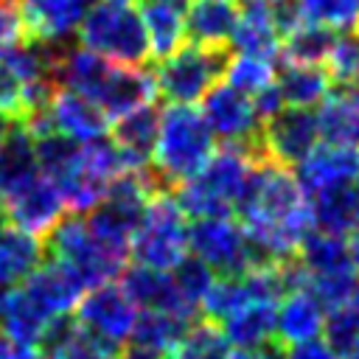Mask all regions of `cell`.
Returning <instances> with one entry per match:
<instances>
[{
    "label": "cell",
    "instance_id": "cell-1",
    "mask_svg": "<svg viewBox=\"0 0 359 359\" xmlns=\"http://www.w3.org/2000/svg\"><path fill=\"white\" fill-rule=\"evenodd\" d=\"M238 222L261 261H292L314 227L311 196L300 185L294 168L264 157L244 202L238 205Z\"/></svg>",
    "mask_w": 359,
    "mask_h": 359
},
{
    "label": "cell",
    "instance_id": "cell-2",
    "mask_svg": "<svg viewBox=\"0 0 359 359\" xmlns=\"http://www.w3.org/2000/svg\"><path fill=\"white\" fill-rule=\"evenodd\" d=\"M264 154L255 146L224 143L208 163L182 185H177V199L188 219L202 216H233L244 202Z\"/></svg>",
    "mask_w": 359,
    "mask_h": 359
},
{
    "label": "cell",
    "instance_id": "cell-3",
    "mask_svg": "<svg viewBox=\"0 0 359 359\" xmlns=\"http://www.w3.org/2000/svg\"><path fill=\"white\" fill-rule=\"evenodd\" d=\"M216 151V137L194 104H168L160 109V129L151 154V171L160 185H182Z\"/></svg>",
    "mask_w": 359,
    "mask_h": 359
},
{
    "label": "cell",
    "instance_id": "cell-4",
    "mask_svg": "<svg viewBox=\"0 0 359 359\" xmlns=\"http://www.w3.org/2000/svg\"><path fill=\"white\" fill-rule=\"evenodd\" d=\"M76 36L79 45L121 65H143L151 59L140 0H93Z\"/></svg>",
    "mask_w": 359,
    "mask_h": 359
},
{
    "label": "cell",
    "instance_id": "cell-5",
    "mask_svg": "<svg viewBox=\"0 0 359 359\" xmlns=\"http://www.w3.org/2000/svg\"><path fill=\"white\" fill-rule=\"evenodd\" d=\"M191 252V219L177 194L157 188L135 227L129 258L154 269H174Z\"/></svg>",
    "mask_w": 359,
    "mask_h": 359
},
{
    "label": "cell",
    "instance_id": "cell-6",
    "mask_svg": "<svg viewBox=\"0 0 359 359\" xmlns=\"http://www.w3.org/2000/svg\"><path fill=\"white\" fill-rule=\"evenodd\" d=\"M45 252L50 258L67 264L84 280L87 289L107 283V280H118L129 264V258L112 252L109 247H104L98 241V236L87 224L84 213H70V210L45 236Z\"/></svg>",
    "mask_w": 359,
    "mask_h": 359
},
{
    "label": "cell",
    "instance_id": "cell-7",
    "mask_svg": "<svg viewBox=\"0 0 359 359\" xmlns=\"http://www.w3.org/2000/svg\"><path fill=\"white\" fill-rule=\"evenodd\" d=\"M227 53V48L185 39L174 53L157 59V95L168 104H199L202 95L222 79Z\"/></svg>",
    "mask_w": 359,
    "mask_h": 359
},
{
    "label": "cell",
    "instance_id": "cell-8",
    "mask_svg": "<svg viewBox=\"0 0 359 359\" xmlns=\"http://www.w3.org/2000/svg\"><path fill=\"white\" fill-rule=\"evenodd\" d=\"M0 213L6 222L34 236H48L50 227L67 213V205L59 185L39 165H31L3 180Z\"/></svg>",
    "mask_w": 359,
    "mask_h": 359
},
{
    "label": "cell",
    "instance_id": "cell-9",
    "mask_svg": "<svg viewBox=\"0 0 359 359\" xmlns=\"http://www.w3.org/2000/svg\"><path fill=\"white\" fill-rule=\"evenodd\" d=\"M137 314H140V309L126 294V289L115 280H107V283L90 286L81 294V300L73 311V320L95 342L123 351L132 339Z\"/></svg>",
    "mask_w": 359,
    "mask_h": 359
},
{
    "label": "cell",
    "instance_id": "cell-10",
    "mask_svg": "<svg viewBox=\"0 0 359 359\" xmlns=\"http://www.w3.org/2000/svg\"><path fill=\"white\" fill-rule=\"evenodd\" d=\"M191 255L208 264L216 275H241L261 264L244 224L233 216L191 219Z\"/></svg>",
    "mask_w": 359,
    "mask_h": 359
},
{
    "label": "cell",
    "instance_id": "cell-11",
    "mask_svg": "<svg viewBox=\"0 0 359 359\" xmlns=\"http://www.w3.org/2000/svg\"><path fill=\"white\" fill-rule=\"evenodd\" d=\"M199 112L208 121L210 132L222 143H241L258 149V135L264 118L252 101V95L236 90L227 81H216L199 101Z\"/></svg>",
    "mask_w": 359,
    "mask_h": 359
},
{
    "label": "cell",
    "instance_id": "cell-12",
    "mask_svg": "<svg viewBox=\"0 0 359 359\" xmlns=\"http://www.w3.org/2000/svg\"><path fill=\"white\" fill-rule=\"evenodd\" d=\"M320 140L323 135H320L317 109L283 107L264 121L261 135H258V149L266 160L294 168Z\"/></svg>",
    "mask_w": 359,
    "mask_h": 359
},
{
    "label": "cell",
    "instance_id": "cell-13",
    "mask_svg": "<svg viewBox=\"0 0 359 359\" xmlns=\"http://www.w3.org/2000/svg\"><path fill=\"white\" fill-rule=\"evenodd\" d=\"M45 123L53 132H59L76 143L104 137L109 129V118L104 115V109L95 101H90L73 90H65V87H53L50 101L45 107Z\"/></svg>",
    "mask_w": 359,
    "mask_h": 359
},
{
    "label": "cell",
    "instance_id": "cell-14",
    "mask_svg": "<svg viewBox=\"0 0 359 359\" xmlns=\"http://www.w3.org/2000/svg\"><path fill=\"white\" fill-rule=\"evenodd\" d=\"M294 174L300 180V185L306 188V194H317L334 185H345V182H356L359 177V149L356 146H345V143H331V140H320L297 165Z\"/></svg>",
    "mask_w": 359,
    "mask_h": 359
},
{
    "label": "cell",
    "instance_id": "cell-15",
    "mask_svg": "<svg viewBox=\"0 0 359 359\" xmlns=\"http://www.w3.org/2000/svg\"><path fill=\"white\" fill-rule=\"evenodd\" d=\"M157 98V81H154V70H146L143 65H121L112 62L95 104L104 109V115L109 118V123L126 112H132L135 107L151 104Z\"/></svg>",
    "mask_w": 359,
    "mask_h": 359
},
{
    "label": "cell",
    "instance_id": "cell-16",
    "mask_svg": "<svg viewBox=\"0 0 359 359\" xmlns=\"http://www.w3.org/2000/svg\"><path fill=\"white\" fill-rule=\"evenodd\" d=\"M118 280L140 311H174V314L191 317V320H196V314H199L180 294L171 269H154V266L132 264L121 272Z\"/></svg>",
    "mask_w": 359,
    "mask_h": 359
},
{
    "label": "cell",
    "instance_id": "cell-17",
    "mask_svg": "<svg viewBox=\"0 0 359 359\" xmlns=\"http://www.w3.org/2000/svg\"><path fill=\"white\" fill-rule=\"evenodd\" d=\"M93 0H22V20L31 39L45 45H67Z\"/></svg>",
    "mask_w": 359,
    "mask_h": 359
},
{
    "label": "cell",
    "instance_id": "cell-18",
    "mask_svg": "<svg viewBox=\"0 0 359 359\" xmlns=\"http://www.w3.org/2000/svg\"><path fill=\"white\" fill-rule=\"evenodd\" d=\"M25 289L36 297V303L50 314V317H67L76 311L81 294L87 292L84 280L62 261L48 258L42 261L25 280Z\"/></svg>",
    "mask_w": 359,
    "mask_h": 359
},
{
    "label": "cell",
    "instance_id": "cell-19",
    "mask_svg": "<svg viewBox=\"0 0 359 359\" xmlns=\"http://www.w3.org/2000/svg\"><path fill=\"white\" fill-rule=\"evenodd\" d=\"M325 325V306L309 286H292L278 300L275 317V339L286 345H297L306 339L323 337Z\"/></svg>",
    "mask_w": 359,
    "mask_h": 359
},
{
    "label": "cell",
    "instance_id": "cell-20",
    "mask_svg": "<svg viewBox=\"0 0 359 359\" xmlns=\"http://www.w3.org/2000/svg\"><path fill=\"white\" fill-rule=\"evenodd\" d=\"M157 129H160V109L151 104L135 107L132 112L121 115L112 121V143L118 146L123 165L129 171H143L151 168V154L157 143Z\"/></svg>",
    "mask_w": 359,
    "mask_h": 359
},
{
    "label": "cell",
    "instance_id": "cell-21",
    "mask_svg": "<svg viewBox=\"0 0 359 359\" xmlns=\"http://www.w3.org/2000/svg\"><path fill=\"white\" fill-rule=\"evenodd\" d=\"M59 317H50L36 297L25 289V283L0 289V334L25 345H42L48 328Z\"/></svg>",
    "mask_w": 359,
    "mask_h": 359
},
{
    "label": "cell",
    "instance_id": "cell-22",
    "mask_svg": "<svg viewBox=\"0 0 359 359\" xmlns=\"http://www.w3.org/2000/svg\"><path fill=\"white\" fill-rule=\"evenodd\" d=\"M280 45H283V34L272 17L269 3H241L227 50L280 59Z\"/></svg>",
    "mask_w": 359,
    "mask_h": 359
},
{
    "label": "cell",
    "instance_id": "cell-23",
    "mask_svg": "<svg viewBox=\"0 0 359 359\" xmlns=\"http://www.w3.org/2000/svg\"><path fill=\"white\" fill-rule=\"evenodd\" d=\"M275 317H278V300L250 297L233 314H227L219 323V328L233 348H261L275 342Z\"/></svg>",
    "mask_w": 359,
    "mask_h": 359
},
{
    "label": "cell",
    "instance_id": "cell-24",
    "mask_svg": "<svg viewBox=\"0 0 359 359\" xmlns=\"http://www.w3.org/2000/svg\"><path fill=\"white\" fill-rule=\"evenodd\" d=\"M238 0H185V31L191 42L227 48L236 28Z\"/></svg>",
    "mask_w": 359,
    "mask_h": 359
},
{
    "label": "cell",
    "instance_id": "cell-25",
    "mask_svg": "<svg viewBox=\"0 0 359 359\" xmlns=\"http://www.w3.org/2000/svg\"><path fill=\"white\" fill-rule=\"evenodd\" d=\"M323 140L359 149V84H337L317 104Z\"/></svg>",
    "mask_w": 359,
    "mask_h": 359
},
{
    "label": "cell",
    "instance_id": "cell-26",
    "mask_svg": "<svg viewBox=\"0 0 359 359\" xmlns=\"http://www.w3.org/2000/svg\"><path fill=\"white\" fill-rule=\"evenodd\" d=\"M45 258V244L39 236L11 224L0 222V289L22 283Z\"/></svg>",
    "mask_w": 359,
    "mask_h": 359
},
{
    "label": "cell",
    "instance_id": "cell-27",
    "mask_svg": "<svg viewBox=\"0 0 359 359\" xmlns=\"http://www.w3.org/2000/svg\"><path fill=\"white\" fill-rule=\"evenodd\" d=\"M151 59L174 53L185 39V0H140Z\"/></svg>",
    "mask_w": 359,
    "mask_h": 359
},
{
    "label": "cell",
    "instance_id": "cell-28",
    "mask_svg": "<svg viewBox=\"0 0 359 359\" xmlns=\"http://www.w3.org/2000/svg\"><path fill=\"white\" fill-rule=\"evenodd\" d=\"M278 65L275 84L280 90V98L286 107H309L317 109V104L331 93L334 81L325 70V65H306V62H286Z\"/></svg>",
    "mask_w": 359,
    "mask_h": 359
},
{
    "label": "cell",
    "instance_id": "cell-29",
    "mask_svg": "<svg viewBox=\"0 0 359 359\" xmlns=\"http://www.w3.org/2000/svg\"><path fill=\"white\" fill-rule=\"evenodd\" d=\"M311 222L314 230L334 236H348L359 227V182L334 185L311 194Z\"/></svg>",
    "mask_w": 359,
    "mask_h": 359
},
{
    "label": "cell",
    "instance_id": "cell-30",
    "mask_svg": "<svg viewBox=\"0 0 359 359\" xmlns=\"http://www.w3.org/2000/svg\"><path fill=\"white\" fill-rule=\"evenodd\" d=\"M191 323H194L191 317H182L174 311H140L129 342L171 356L182 342L185 331L191 328Z\"/></svg>",
    "mask_w": 359,
    "mask_h": 359
},
{
    "label": "cell",
    "instance_id": "cell-31",
    "mask_svg": "<svg viewBox=\"0 0 359 359\" xmlns=\"http://www.w3.org/2000/svg\"><path fill=\"white\" fill-rule=\"evenodd\" d=\"M334 39H337L334 28L303 17L294 28H289L283 34L280 59H286V62H306V65H325Z\"/></svg>",
    "mask_w": 359,
    "mask_h": 359
},
{
    "label": "cell",
    "instance_id": "cell-32",
    "mask_svg": "<svg viewBox=\"0 0 359 359\" xmlns=\"http://www.w3.org/2000/svg\"><path fill=\"white\" fill-rule=\"evenodd\" d=\"M278 76V59L269 56H258V53H227L224 62V73L222 81L233 84L236 90L247 93V95H258L261 90L272 87Z\"/></svg>",
    "mask_w": 359,
    "mask_h": 359
},
{
    "label": "cell",
    "instance_id": "cell-33",
    "mask_svg": "<svg viewBox=\"0 0 359 359\" xmlns=\"http://www.w3.org/2000/svg\"><path fill=\"white\" fill-rule=\"evenodd\" d=\"M227 351H230V342L224 339L219 323L202 317L191 323V328L185 331L182 342L171 356L174 359H224Z\"/></svg>",
    "mask_w": 359,
    "mask_h": 359
},
{
    "label": "cell",
    "instance_id": "cell-34",
    "mask_svg": "<svg viewBox=\"0 0 359 359\" xmlns=\"http://www.w3.org/2000/svg\"><path fill=\"white\" fill-rule=\"evenodd\" d=\"M323 339H328L339 353H345L359 339V294L325 309Z\"/></svg>",
    "mask_w": 359,
    "mask_h": 359
},
{
    "label": "cell",
    "instance_id": "cell-35",
    "mask_svg": "<svg viewBox=\"0 0 359 359\" xmlns=\"http://www.w3.org/2000/svg\"><path fill=\"white\" fill-rule=\"evenodd\" d=\"M325 70L334 84H359V28L337 31Z\"/></svg>",
    "mask_w": 359,
    "mask_h": 359
},
{
    "label": "cell",
    "instance_id": "cell-36",
    "mask_svg": "<svg viewBox=\"0 0 359 359\" xmlns=\"http://www.w3.org/2000/svg\"><path fill=\"white\" fill-rule=\"evenodd\" d=\"M306 20L323 22L334 31L359 28V0H297Z\"/></svg>",
    "mask_w": 359,
    "mask_h": 359
},
{
    "label": "cell",
    "instance_id": "cell-37",
    "mask_svg": "<svg viewBox=\"0 0 359 359\" xmlns=\"http://www.w3.org/2000/svg\"><path fill=\"white\" fill-rule=\"evenodd\" d=\"M171 275H174V283H177L180 294L185 297V303H188L194 311H199L202 297H205V292L210 289L216 272H213L208 264H202L196 255L188 252V255L171 269Z\"/></svg>",
    "mask_w": 359,
    "mask_h": 359
},
{
    "label": "cell",
    "instance_id": "cell-38",
    "mask_svg": "<svg viewBox=\"0 0 359 359\" xmlns=\"http://www.w3.org/2000/svg\"><path fill=\"white\" fill-rule=\"evenodd\" d=\"M25 36H28V31H25V20H22V8H17V3L0 0V48L17 45Z\"/></svg>",
    "mask_w": 359,
    "mask_h": 359
},
{
    "label": "cell",
    "instance_id": "cell-39",
    "mask_svg": "<svg viewBox=\"0 0 359 359\" xmlns=\"http://www.w3.org/2000/svg\"><path fill=\"white\" fill-rule=\"evenodd\" d=\"M283 359H342V353L323 337L283 348Z\"/></svg>",
    "mask_w": 359,
    "mask_h": 359
},
{
    "label": "cell",
    "instance_id": "cell-40",
    "mask_svg": "<svg viewBox=\"0 0 359 359\" xmlns=\"http://www.w3.org/2000/svg\"><path fill=\"white\" fill-rule=\"evenodd\" d=\"M20 93H22V84H20V79L11 73L8 62H6L3 53H0V107H3L11 118H14V112H17Z\"/></svg>",
    "mask_w": 359,
    "mask_h": 359
},
{
    "label": "cell",
    "instance_id": "cell-41",
    "mask_svg": "<svg viewBox=\"0 0 359 359\" xmlns=\"http://www.w3.org/2000/svg\"><path fill=\"white\" fill-rule=\"evenodd\" d=\"M0 359H48L42 345H25L0 334Z\"/></svg>",
    "mask_w": 359,
    "mask_h": 359
},
{
    "label": "cell",
    "instance_id": "cell-42",
    "mask_svg": "<svg viewBox=\"0 0 359 359\" xmlns=\"http://www.w3.org/2000/svg\"><path fill=\"white\" fill-rule=\"evenodd\" d=\"M224 359H283V345L275 339L261 348H233L224 353Z\"/></svg>",
    "mask_w": 359,
    "mask_h": 359
},
{
    "label": "cell",
    "instance_id": "cell-43",
    "mask_svg": "<svg viewBox=\"0 0 359 359\" xmlns=\"http://www.w3.org/2000/svg\"><path fill=\"white\" fill-rule=\"evenodd\" d=\"M118 359H165V353H157V351H149V348H140V345H126L121 351Z\"/></svg>",
    "mask_w": 359,
    "mask_h": 359
},
{
    "label": "cell",
    "instance_id": "cell-44",
    "mask_svg": "<svg viewBox=\"0 0 359 359\" xmlns=\"http://www.w3.org/2000/svg\"><path fill=\"white\" fill-rule=\"evenodd\" d=\"M345 241H348V255H351L353 266L359 269V227H356V230H351V233L345 236Z\"/></svg>",
    "mask_w": 359,
    "mask_h": 359
},
{
    "label": "cell",
    "instance_id": "cell-45",
    "mask_svg": "<svg viewBox=\"0 0 359 359\" xmlns=\"http://www.w3.org/2000/svg\"><path fill=\"white\" fill-rule=\"evenodd\" d=\"M11 126H14V118L0 107V149H3V143H6V137H8V132H11Z\"/></svg>",
    "mask_w": 359,
    "mask_h": 359
},
{
    "label": "cell",
    "instance_id": "cell-46",
    "mask_svg": "<svg viewBox=\"0 0 359 359\" xmlns=\"http://www.w3.org/2000/svg\"><path fill=\"white\" fill-rule=\"evenodd\" d=\"M342 359H359V339H356V342L342 353Z\"/></svg>",
    "mask_w": 359,
    "mask_h": 359
},
{
    "label": "cell",
    "instance_id": "cell-47",
    "mask_svg": "<svg viewBox=\"0 0 359 359\" xmlns=\"http://www.w3.org/2000/svg\"><path fill=\"white\" fill-rule=\"evenodd\" d=\"M238 3H272V0H238Z\"/></svg>",
    "mask_w": 359,
    "mask_h": 359
},
{
    "label": "cell",
    "instance_id": "cell-48",
    "mask_svg": "<svg viewBox=\"0 0 359 359\" xmlns=\"http://www.w3.org/2000/svg\"><path fill=\"white\" fill-rule=\"evenodd\" d=\"M0 194H3V168H0Z\"/></svg>",
    "mask_w": 359,
    "mask_h": 359
},
{
    "label": "cell",
    "instance_id": "cell-49",
    "mask_svg": "<svg viewBox=\"0 0 359 359\" xmlns=\"http://www.w3.org/2000/svg\"><path fill=\"white\" fill-rule=\"evenodd\" d=\"M6 3H22V0H6Z\"/></svg>",
    "mask_w": 359,
    "mask_h": 359
},
{
    "label": "cell",
    "instance_id": "cell-50",
    "mask_svg": "<svg viewBox=\"0 0 359 359\" xmlns=\"http://www.w3.org/2000/svg\"><path fill=\"white\" fill-rule=\"evenodd\" d=\"M356 182H359V177H356Z\"/></svg>",
    "mask_w": 359,
    "mask_h": 359
}]
</instances>
